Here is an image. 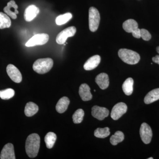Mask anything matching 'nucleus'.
Returning <instances> with one entry per match:
<instances>
[{
	"mask_svg": "<svg viewBox=\"0 0 159 159\" xmlns=\"http://www.w3.org/2000/svg\"><path fill=\"white\" fill-rule=\"evenodd\" d=\"M40 143V139L37 134H32L29 135L26 141V153L30 158L37 156Z\"/></svg>",
	"mask_w": 159,
	"mask_h": 159,
	"instance_id": "f257e3e1",
	"label": "nucleus"
},
{
	"mask_svg": "<svg viewBox=\"0 0 159 159\" xmlns=\"http://www.w3.org/2000/svg\"><path fill=\"white\" fill-rule=\"evenodd\" d=\"M118 55L122 61L128 64H136L140 60V55L138 53L129 49H120Z\"/></svg>",
	"mask_w": 159,
	"mask_h": 159,
	"instance_id": "f03ea898",
	"label": "nucleus"
},
{
	"mask_svg": "<svg viewBox=\"0 0 159 159\" xmlns=\"http://www.w3.org/2000/svg\"><path fill=\"white\" fill-rule=\"evenodd\" d=\"M53 64V60L51 58H40L34 61L33 69L38 74H45L51 70Z\"/></svg>",
	"mask_w": 159,
	"mask_h": 159,
	"instance_id": "7ed1b4c3",
	"label": "nucleus"
},
{
	"mask_svg": "<svg viewBox=\"0 0 159 159\" xmlns=\"http://www.w3.org/2000/svg\"><path fill=\"white\" fill-rule=\"evenodd\" d=\"M100 15L96 8L92 7L89 9V28L92 32L97 31L100 21Z\"/></svg>",
	"mask_w": 159,
	"mask_h": 159,
	"instance_id": "20e7f679",
	"label": "nucleus"
},
{
	"mask_svg": "<svg viewBox=\"0 0 159 159\" xmlns=\"http://www.w3.org/2000/svg\"><path fill=\"white\" fill-rule=\"evenodd\" d=\"M123 29L128 33H132L133 36L136 38H141L140 29L138 28V23L133 19H129L125 21L122 25Z\"/></svg>",
	"mask_w": 159,
	"mask_h": 159,
	"instance_id": "39448f33",
	"label": "nucleus"
},
{
	"mask_svg": "<svg viewBox=\"0 0 159 159\" xmlns=\"http://www.w3.org/2000/svg\"><path fill=\"white\" fill-rule=\"evenodd\" d=\"M49 39L48 34L45 33L35 34L26 43L25 46L27 47H31L37 45H43L47 43Z\"/></svg>",
	"mask_w": 159,
	"mask_h": 159,
	"instance_id": "423d86ee",
	"label": "nucleus"
},
{
	"mask_svg": "<svg viewBox=\"0 0 159 159\" xmlns=\"http://www.w3.org/2000/svg\"><path fill=\"white\" fill-rule=\"evenodd\" d=\"M77 29L74 26L69 27L57 34L56 38V41L58 44H63L65 43L69 37L74 36L76 33Z\"/></svg>",
	"mask_w": 159,
	"mask_h": 159,
	"instance_id": "0eeeda50",
	"label": "nucleus"
},
{
	"mask_svg": "<svg viewBox=\"0 0 159 159\" xmlns=\"http://www.w3.org/2000/svg\"><path fill=\"white\" fill-rule=\"evenodd\" d=\"M140 136L142 142L145 144L150 143L152 137V132L148 124L144 122L141 125L140 129Z\"/></svg>",
	"mask_w": 159,
	"mask_h": 159,
	"instance_id": "6e6552de",
	"label": "nucleus"
},
{
	"mask_svg": "<svg viewBox=\"0 0 159 159\" xmlns=\"http://www.w3.org/2000/svg\"><path fill=\"white\" fill-rule=\"evenodd\" d=\"M127 106L124 102H119L116 104L111 112V116L115 120L119 119L126 112Z\"/></svg>",
	"mask_w": 159,
	"mask_h": 159,
	"instance_id": "1a4fd4ad",
	"label": "nucleus"
},
{
	"mask_svg": "<svg viewBox=\"0 0 159 159\" xmlns=\"http://www.w3.org/2000/svg\"><path fill=\"white\" fill-rule=\"evenodd\" d=\"M7 74L12 81L16 83L21 82L22 80L21 74L15 66L12 64H9L6 68Z\"/></svg>",
	"mask_w": 159,
	"mask_h": 159,
	"instance_id": "9d476101",
	"label": "nucleus"
},
{
	"mask_svg": "<svg viewBox=\"0 0 159 159\" xmlns=\"http://www.w3.org/2000/svg\"><path fill=\"white\" fill-rule=\"evenodd\" d=\"M109 114L108 110L105 107L94 106L92 109V116L99 120H103L108 116Z\"/></svg>",
	"mask_w": 159,
	"mask_h": 159,
	"instance_id": "9b49d317",
	"label": "nucleus"
},
{
	"mask_svg": "<svg viewBox=\"0 0 159 159\" xmlns=\"http://www.w3.org/2000/svg\"><path fill=\"white\" fill-rule=\"evenodd\" d=\"M1 159H15L14 146L11 143H8L4 146L1 152Z\"/></svg>",
	"mask_w": 159,
	"mask_h": 159,
	"instance_id": "f8f14e48",
	"label": "nucleus"
},
{
	"mask_svg": "<svg viewBox=\"0 0 159 159\" xmlns=\"http://www.w3.org/2000/svg\"><path fill=\"white\" fill-rule=\"evenodd\" d=\"M17 9V5L15 1L12 0L8 2L7 6L4 8V11L12 19H16L17 18L16 15L19 13Z\"/></svg>",
	"mask_w": 159,
	"mask_h": 159,
	"instance_id": "ddd939ff",
	"label": "nucleus"
},
{
	"mask_svg": "<svg viewBox=\"0 0 159 159\" xmlns=\"http://www.w3.org/2000/svg\"><path fill=\"white\" fill-rule=\"evenodd\" d=\"M39 9L34 5H31L27 7L24 13V19L26 21L30 22L39 13Z\"/></svg>",
	"mask_w": 159,
	"mask_h": 159,
	"instance_id": "4468645a",
	"label": "nucleus"
},
{
	"mask_svg": "<svg viewBox=\"0 0 159 159\" xmlns=\"http://www.w3.org/2000/svg\"><path fill=\"white\" fill-rule=\"evenodd\" d=\"M101 58L98 55H94L90 57L84 65V68L86 70H91L97 68L100 63Z\"/></svg>",
	"mask_w": 159,
	"mask_h": 159,
	"instance_id": "2eb2a0df",
	"label": "nucleus"
},
{
	"mask_svg": "<svg viewBox=\"0 0 159 159\" xmlns=\"http://www.w3.org/2000/svg\"><path fill=\"white\" fill-rule=\"evenodd\" d=\"M79 93L81 99L83 101H89L93 98V96L90 92V88L86 84H83L80 86Z\"/></svg>",
	"mask_w": 159,
	"mask_h": 159,
	"instance_id": "dca6fc26",
	"label": "nucleus"
},
{
	"mask_svg": "<svg viewBox=\"0 0 159 159\" xmlns=\"http://www.w3.org/2000/svg\"><path fill=\"white\" fill-rule=\"evenodd\" d=\"M95 81L101 89H106L109 85L108 76L105 73H101L97 75L95 79Z\"/></svg>",
	"mask_w": 159,
	"mask_h": 159,
	"instance_id": "f3484780",
	"label": "nucleus"
},
{
	"mask_svg": "<svg viewBox=\"0 0 159 159\" xmlns=\"http://www.w3.org/2000/svg\"><path fill=\"white\" fill-rule=\"evenodd\" d=\"M70 103V99L67 97H63L59 99L56 106V110L57 112L63 113L67 109Z\"/></svg>",
	"mask_w": 159,
	"mask_h": 159,
	"instance_id": "a211bd4d",
	"label": "nucleus"
},
{
	"mask_svg": "<svg viewBox=\"0 0 159 159\" xmlns=\"http://www.w3.org/2000/svg\"><path fill=\"white\" fill-rule=\"evenodd\" d=\"M159 99V88L155 89L149 92L144 99V102L148 104Z\"/></svg>",
	"mask_w": 159,
	"mask_h": 159,
	"instance_id": "6ab92c4d",
	"label": "nucleus"
},
{
	"mask_svg": "<svg viewBox=\"0 0 159 159\" xmlns=\"http://www.w3.org/2000/svg\"><path fill=\"white\" fill-rule=\"evenodd\" d=\"M38 111V106L34 102H30L26 104L25 113L27 116L31 117L35 115Z\"/></svg>",
	"mask_w": 159,
	"mask_h": 159,
	"instance_id": "aec40b11",
	"label": "nucleus"
},
{
	"mask_svg": "<svg viewBox=\"0 0 159 159\" xmlns=\"http://www.w3.org/2000/svg\"><path fill=\"white\" fill-rule=\"evenodd\" d=\"M134 83L133 79L131 77L127 78L123 83L122 86V90L125 95L129 96L132 94Z\"/></svg>",
	"mask_w": 159,
	"mask_h": 159,
	"instance_id": "412c9836",
	"label": "nucleus"
},
{
	"mask_svg": "<svg viewBox=\"0 0 159 159\" xmlns=\"http://www.w3.org/2000/svg\"><path fill=\"white\" fill-rule=\"evenodd\" d=\"M11 25V21L9 16L0 12V29L9 28Z\"/></svg>",
	"mask_w": 159,
	"mask_h": 159,
	"instance_id": "4be33fe9",
	"label": "nucleus"
},
{
	"mask_svg": "<svg viewBox=\"0 0 159 159\" xmlns=\"http://www.w3.org/2000/svg\"><path fill=\"white\" fill-rule=\"evenodd\" d=\"M57 139L56 134L53 132H49L47 134L45 137V142L47 148H53L55 142Z\"/></svg>",
	"mask_w": 159,
	"mask_h": 159,
	"instance_id": "5701e85b",
	"label": "nucleus"
},
{
	"mask_svg": "<svg viewBox=\"0 0 159 159\" xmlns=\"http://www.w3.org/2000/svg\"><path fill=\"white\" fill-rule=\"evenodd\" d=\"M72 18V15L70 12L60 15L56 17L55 22L57 25H61L67 23Z\"/></svg>",
	"mask_w": 159,
	"mask_h": 159,
	"instance_id": "b1692460",
	"label": "nucleus"
},
{
	"mask_svg": "<svg viewBox=\"0 0 159 159\" xmlns=\"http://www.w3.org/2000/svg\"><path fill=\"white\" fill-rule=\"evenodd\" d=\"M124 139V135L122 132L118 131L110 138V142L112 145H117L118 143L122 142Z\"/></svg>",
	"mask_w": 159,
	"mask_h": 159,
	"instance_id": "393cba45",
	"label": "nucleus"
},
{
	"mask_svg": "<svg viewBox=\"0 0 159 159\" xmlns=\"http://www.w3.org/2000/svg\"><path fill=\"white\" fill-rule=\"evenodd\" d=\"M110 134V129L108 127L104 128H98L94 132V135L98 138L104 139L108 136Z\"/></svg>",
	"mask_w": 159,
	"mask_h": 159,
	"instance_id": "a878e982",
	"label": "nucleus"
},
{
	"mask_svg": "<svg viewBox=\"0 0 159 159\" xmlns=\"http://www.w3.org/2000/svg\"><path fill=\"white\" fill-rule=\"evenodd\" d=\"M15 91L13 89H7L0 91V98L4 100H8L14 97Z\"/></svg>",
	"mask_w": 159,
	"mask_h": 159,
	"instance_id": "bb28decb",
	"label": "nucleus"
},
{
	"mask_svg": "<svg viewBox=\"0 0 159 159\" xmlns=\"http://www.w3.org/2000/svg\"><path fill=\"white\" fill-rule=\"evenodd\" d=\"M84 112L81 109L77 110L73 116V122L75 124L81 123L83 120Z\"/></svg>",
	"mask_w": 159,
	"mask_h": 159,
	"instance_id": "cd10ccee",
	"label": "nucleus"
},
{
	"mask_svg": "<svg viewBox=\"0 0 159 159\" xmlns=\"http://www.w3.org/2000/svg\"><path fill=\"white\" fill-rule=\"evenodd\" d=\"M140 35L142 39L145 41L149 40L151 38V35L150 33L146 29H140Z\"/></svg>",
	"mask_w": 159,
	"mask_h": 159,
	"instance_id": "c85d7f7f",
	"label": "nucleus"
},
{
	"mask_svg": "<svg viewBox=\"0 0 159 159\" xmlns=\"http://www.w3.org/2000/svg\"><path fill=\"white\" fill-rule=\"evenodd\" d=\"M152 60L154 62L159 65V55H157L155 57H152Z\"/></svg>",
	"mask_w": 159,
	"mask_h": 159,
	"instance_id": "c756f323",
	"label": "nucleus"
},
{
	"mask_svg": "<svg viewBox=\"0 0 159 159\" xmlns=\"http://www.w3.org/2000/svg\"><path fill=\"white\" fill-rule=\"evenodd\" d=\"M157 53L159 54V46L158 47H157Z\"/></svg>",
	"mask_w": 159,
	"mask_h": 159,
	"instance_id": "7c9ffc66",
	"label": "nucleus"
},
{
	"mask_svg": "<svg viewBox=\"0 0 159 159\" xmlns=\"http://www.w3.org/2000/svg\"><path fill=\"white\" fill-rule=\"evenodd\" d=\"M153 158L152 157H150V158H148V159H153Z\"/></svg>",
	"mask_w": 159,
	"mask_h": 159,
	"instance_id": "2f4dec72",
	"label": "nucleus"
}]
</instances>
